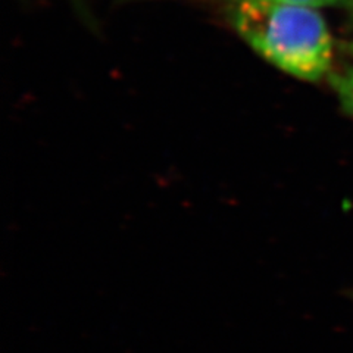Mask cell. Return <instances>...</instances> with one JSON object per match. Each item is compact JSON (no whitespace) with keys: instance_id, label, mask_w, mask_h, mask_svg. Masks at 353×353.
<instances>
[{"instance_id":"obj_2","label":"cell","mask_w":353,"mask_h":353,"mask_svg":"<svg viewBox=\"0 0 353 353\" xmlns=\"http://www.w3.org/2000/svg\"><path fill=\"white\" fill-rule=\"evenodd\" d=\"M333 85L341 99V103L353 115V68L346 74L336 75L333 79Z\"/></svg>"},{"instance_id":"obj_1","label":"cell","mask_w":353,"mask_h":353,"mask_svg":"<svg viewBox=\"0 0 353 353\" xmlns=\"http://www.w3.org/2000/svg\"><path fill=\"white\" fill-rule=\"evenodd\" d=\"M231 24L259 57L303 81H318L333 63V37L319 9L271 0H234Z\"/></svg>"},{"instance_id":"obj_3","label":"cell","mask_w":353,"mask_h":353,"mask_svg":"<svg viewBox=\"0 0 353 353\" xmlns=\"http://www.w3.org/2000/svg\"><path fill=\"white\" fill-rule=\"evenodd\" d=\"M231 2H234V0H231ZM271 2H280V3H289V5L321 9V8H327V6L340 5L341 2H343V0H271Z\"/></svg>"}]
</instances>
